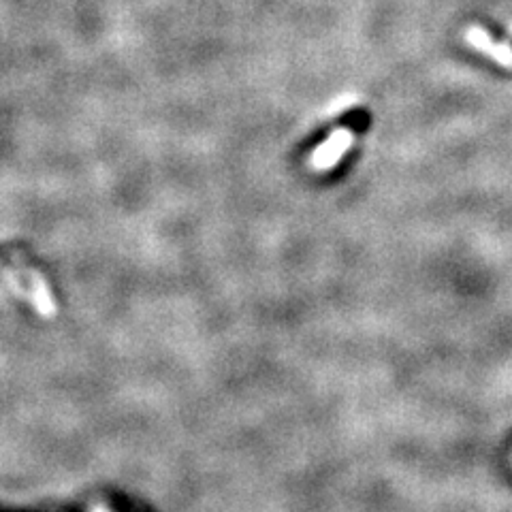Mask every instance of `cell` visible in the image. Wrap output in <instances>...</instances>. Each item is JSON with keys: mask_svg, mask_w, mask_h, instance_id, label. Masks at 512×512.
<instances>
[{"mask_svg": "<svg viewBox=\"0 0 512 512\" xmlns=\"http://www.w3.org/2000/svg\"><path fill=\"white\" fill-rule=\"evenodd\" d=\"M468 39L478 47V50L487 52L489 56H493L498 62H502V64H512V52L508 50V47H504V45L493 43L485 30L470 28V30H468Z\"/></svg>", "mask_w": 512, "mask_h": 512, "instance_id": "2", "label": "cell"}, {"mask_svg": "<svg viewBox=\"0 0 512 512\" xmlns=\"http://www.w3.org/2000/svg\"><path fill=\"white\" fill-rule=\"evenodd\" d=\"M352 135L348 131H338L333 133L329 141H325L314 154V165L320 169H327L331 165L338 163V160L344 156V152L350 148Z\"/></svg>", "mask_w": 512, "mask_h": 512, "instance_id": "1", "label": "cell"}]
</instances>
